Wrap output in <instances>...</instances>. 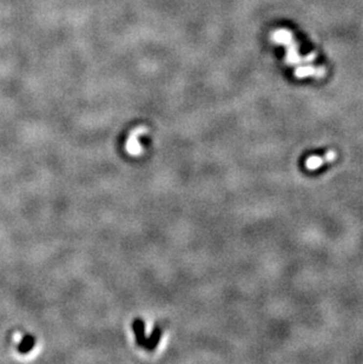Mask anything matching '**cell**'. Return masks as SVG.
Instances as JSON below:
<instances>
[{
    "instance_id": "cell-2",
    "label": "cell",
    "mask_w": 363,
    "mask_h": 364,
    "mask_svg": "<svg viewBox=\"0 0 363 364\" xmlns=\"http://www.w3.org/2000/svg\"><path fill=\"white\" fill-rule=\"evenodd\" d=\"M145 132H147V128H138L131 132L130 137H128V143H127V148H128V152L132 154H137L141 152L142 148H141V145H139L138 137Z\"/></svg>"
},
{
    "instance_id": "cell-1",
    "label": "cell",
    "mask_w": 363,
    "mask_h": 364,
    "mask_svg": "<svg viewBox=\"0 0 363 364\" xmlns=\"http://www.w3.org/2000/svg\"><path fill=\"white\" fill-rule=\"evenodd\" d=\"M271 39L274 43L277 44L283 45V46L287 47V57H285V62L290 66H295V65H299L302 62L304 63H310L311 60L315 59V54H309L308 57L301 58V56L299 54L297 51V44L294 40L293 33L289 30H284V28H279V30L274 31L271 34Z\"/></svg>"
},
{
    "instance_id": "cell-3",
    "label": "cell",
    "mask_w": 363,
    "mask_h": 364,
    "mask_svg": "<svg viewBox=\"0 0 363 364\" xmlns=\"http://www.w3.org/2000/svg\"><path fill=\"white\" fill-rule=\"evenodd\" d=\"M34 345H36V338H34L33 335L26 334L24 337L21 338V341L19 342L17 349H18V351L21 352V355H26L32 350V349L34 348Z\"/></svg>"
}]
</instances>
